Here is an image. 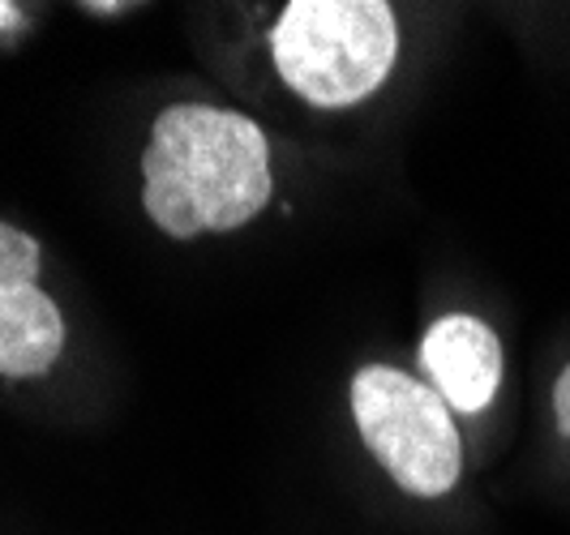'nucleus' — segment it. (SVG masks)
Segmentation results:
<instances>
[{"mask_svg":"<svg viewBox=\"0 0 570 535\" xmlns=\"http://www.w3.org/2000/svg\"><path fill=\"white\" fill-rule=\"evenodd\" d=\"M352 416L365 450L407 497H446L463 476V437L442 395L395 365H365L352 377Z\"/></svg>","mask_w":570,"mask_h":535,"instance_id":"3","label":"nucleus"},{"mask_svg":"<svg viewBox=\"0 0 570 535\" xmlns=\"http://www.w3.org/2000/svg\"><path fill=\"white\" fill-rule=\"evenodd\" d=\"M421 368L451 412L481 416L502 390L507 351L489 321L472 313H446L421 338Z\"/></svg>","mask_w":570,"mask_h":535,"instance_id":"4","label":"nucleus"},{"mask_svg":"<svg viewBox=\"0 0 570 535\" xmlns=\"http://www.w3.org/2000/svg\"><path fill=\"white\" fill-rule=\"evenodd\" d=\"M275 194L271 141L254 116L176 103L150 125L142 206L171 240L254 224Z\"/></svg>","mask_w":570,"mask_h":535,"instance_id":"1","label":"nucleus"},{"mask_svg":"<svg viewBox=\"0 0 570 535\" xmlns=\"http://www.w3.org/2000/svg\"><path fill=\"white\" fill-rule=\"evenodd\" d=\"M271 60L309 108H356L400 60V22L386 0H292L271 27Z\"/></svg>","mask_w":570,"mask_h":535,"instance_id":"2","label":"nucleus"},{"mask_svg":"<svg viewBox=\"0 0 570 535\" xmlns=\"http://www.w3.org/2000/svg\"><path fill=\"white\" fill-rule=\"evenodd\" d=\"M13 13H18V9H13V4H0V27H9V22H18V18H13Z\"/></svg>","mask_w":570,"mask_h":535,"instance_id":"8","label":"nucleus"},{"mask_svg":"<svg viewBox=\"0 0 570 535\" xmlns=\"http://www.w3.org/2000/svg\"><path fill=\"white\" fill-rule=\"evenodd\" d=\"M553 416H558V428H562V437L570 442V365L558 373V382H553Z\"/></svg>","mask_w":570,"mask_h":535,"instance_id":"7","label":"nucleus"},{"mask_svg":"<svg viewBox=\"0 0 570 535\" xmlns=\"http://www.w3.org/2000/svg\"><path fill=\"white\" fill-rule=\"evenodd\" d=\"M65 351V317L39 283L0 287V377H43Z\"/></svg>","mask_w":570,"mask_h":535,"instance_id":"5","label":"nucleus"},{"mask_svg":"<svg viewBox=\"0 0 570 535\" xmlns=\"http://www.w3.org/2000/svg\"><path fill=\"white\" fill-rule=\"evenodd\" d=\"M39 266H43L39 240L0 219V287L4 283H39Z\"/></svg>","mask_w":570,"mask_h":535,"instance_id":"6","label":"nucleus"}]
</instances>
